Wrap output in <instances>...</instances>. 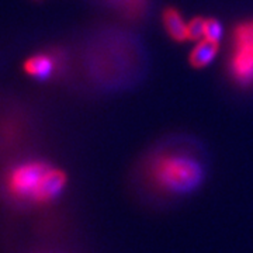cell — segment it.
Segmentation results:
<instances>
[{"instance_id":"4","label":"cell","mask_w":253,"mask_h":253,"mask_svg":"<svg viewBox=\"0 0 253 253\" xmlns=\"http://www.w3.org/2000/svg\"><path fill=\"white\" fill-rule=\"evenodd\" d=\"M63 55L59 51H41L30 55L23 62L24 73L36 81H49L62 68Z\"/></svg>"},{"instance_id":"3","label":"cell","mask_w":253,"mask_h":253,"mask_svg":"<svg viewBox=\"0 0 253 253\" xmlns=\"http://www.w3.org/2000/svg\"><path fill=\"white\" fill-rule=\"evenodd\" d=\"M229 72L242 86L253 83V18L239 23L234 30Z\"/></svg>"},{"instance_id":"1","label":"cell","mask_w":253,"mask_h":253,"mask_svg":"<svg viewBox=\"0 0 253 253\" xmlns=\"http://www.w3.org/2000/svg\"><path fill=\"white\" fill-rule=\"evenodd\" d=\"M66 183V173L40 159L16 163L3 176V189L10 197L31 204L54 201Z\"/></svg>"},{"instance_id":"2","label":"cell","mask_w":253,"mask_h":253,"mask_svg":"<svg viewBox=\"0 0 253 253\" xmlns=\"http://www.w3.org/2000/svg\"><path fill=\"white\" fill-rule=\"evenodd\" d=\"M146 176L158 190L180 194L194 190L201 183L203 166L190 155L163 152L149 161Z\"/></svg>"},{"instance_id":"9","label":"cell","mask_w":253,"mask_h":253,"mask_svg":"<svg viewBox=\"0 0 253 253\" xmlns=\"http://www.w3.org/2000/svg\"><path fill=\"white\" fill-rule=\"evenodd\" d=\"M206 33V18L194 17L189 23V38L191 41H197L204 37Z\"/></svg>"},{"instance_id":"7","label":"cell","mask_w":253,"mask_h":253,"mask_svg":"<svg viewBox=\"0 0 253 253\" xmlns=\"http://www.w3.org/2000/svg\"><path fill=\"white\" fill-rule=\"evenodd\" d=\"M106 1L131 20H136L145 16L149 4V0H106Z\"/></svg>"},{"instance_id":"8","label":"cell","mask_w":253,"mask_h":253,"mask_svg":"<svg viewBox=\"0 0 253 253\" xmlns=\"http://www.w3.org/2000/svg\"><path fill=\"white\" fill-rule=\"evenodd\" d=\"M222 26L221 23L215 20V18H206V33H204V38L211 40V41H217L219 42L222 38Z\"/></svg>"},{"instance_id":"5","label":"cell","mask_w":253,"mask_h":253,"mask_svg":"<svg viewBox=\"0 0 253 253\" xmlns=\"http://www.w3.org/2000/svg\"><path fill=\"white\" fill-rule=\"evenodd\" d=\"M163 26L166 33L176 42H184L189 38V24L181 17L180 11L174 7H168L163 11Z\"/></svg>"},{"instance_id":"6","label":"cell","mask_w":253,"mask_h":253,"mask_svg":"<svg viewBox=\"0 0 253 253\" xmlns=\"http://www.w3.org/2000/svg\"><path fill=\"white\" fill-rule=\"evenodd\" d=\"M219 42L217 41H211L204 38L201 42L194 46V49L190 54V63L194 68H206L210 63L212 62V59L217 56Z\"/></svg>"}]
</instances>
